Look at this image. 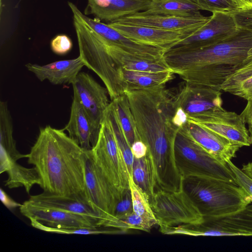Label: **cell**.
I'll list each match as a JSON object with an SVG mask.
<instances>
[{
    "instance_id": "obj_1",
    "label": "cell",
    "mask_w": 252,
    "mask_h": 252,
    "mask_svg": "<svg viewBox=\"0 0 252 252\" xmlns=\"http://www.w3.org/2000/svg\"><path fill=\"white\" fill-rule=\"evenodd\" d=\"M140 140L152 159L157 188H178L182 177L175 160V141L179 130L173 124L175 107L172 94L165 85L125 91Z\"/></svg>"
},
{
    "instance_id": "obj_2",
    "label": "cell",
    "mask_w": 252,
    "mask_h": 252,
    "mask_svg": "<svg viewBox=\"0 0 252 252\" xmlns=\"http://www.w3.org/2000/svg\"><path fill=\"white\" fill-rule=\"evenodd\" d=\"M86 153L63 129L48 125L40 128L26 158L36 170L43 192L91 205L86 188Z\"/></svg>"
},
{
    "instance_id": "obj_3",
    "label": "cell",
    "mask_w": 252,
    "mask_h": 252,
    "mask_svg": "<svg viewBox=\"0 0 252 252\" xmlns=\"http://www.w3.org/2000/svg\"><path fill=\"white\" fill-rule=\"evenodd\" d=\"M252 47V32L239 28L215 44L190 50H167L163 58L170 70L184 81L221 91Z\"/></svg>"
},
{
    "instance_id": "obj_4",
    "label": "cell",
    "mask_w": 252,
    "mask_h": 252,
    "mask_svg": "<svg viewBox=\"0 0 252 252\" xmlns=\"http://www.w3.org/2000/svg\"><path fill=\"white\" fill-rule=\"evenodd\" d=\"M182 186L204 219L235 212L252 202L237 184L222 180L191 176L183 178Z\"/></svg>"
},
{
    "instance_id": "obj_5",
    "label": "cell",
    "mask_w": 252,
    "mask_h": 252,
    "mask_svg": "<svg viewBox=\"0 0 252 252\" xmlns=\"http://www.w3.org/2000/svg\"><path fill=\"white\" fill-rule=\"evenodd\" d=\"M81 57L85 66L94 72L107 89L111 100L125 94L121 69L109 54L104 38L73 16Z\"/></svg>"
},
{
    "instance_id": "obj_6",
    "label": "cell",
    "mask_w": 252,
    "mask_h": 252,
    "mask_svg": "<svg viewBox=\"0 0 252 252\" xmlns=\"http://www.w3.org/2000/svg\"><path fill=\"white\" fill-rule=\"evenodd\" d=\"M174 153L176 165L183 178L202 176L236 184L227 163L211 155L180 129L176 134Z\"/></svg>"
},
{
    "instance_id": "obj_7",
    "label": "cell",
    "mask_w": 252,
    "mask_h": 252,
    "mask_svg": "<svg viewBox=\"0 0 252 252\" xmlns=\"http://www.w3.org/2000/svg\"><path fill=\"white\" fill-rule=\"evenodd\" d=\"M160 231L192 236H252V204L226 215L204 218L200 223L163 227Z\"/></svg>"
},
{
    "instance_id": "obj_8",
    "label": "cell",
    "mask_w": 252,
    "mask_h": 252,
    "mask_svg": "<svg viewBox=\"0 0 252 252\" xmlns=\"http://www.w3.org/2000/svg\"><path fill=\"white\" fill-rule=\"evenodd\" d=\"M150 203L160 227L196 224L204 220L183 186L175 191L156 190Z\"/></svg>"
},
{
    "instance_id": "obj_9",
    "label": "cell",
    "mask_w": 252,
    "mask_h": 252,
    "mask_svg": "<svg viewBox=\"0 0 252 252\" xmlns=\"http://www.w3.org/2000/svg\"><path fill=\"white\" fill-rule=\"evenodd\" d=\"M91 153L97 165L121 193L130 189L126 164L112 129L104 117Z\"/></svg>"
},
{
    "instance_id": "obj_10",
    "label": "cell",
    "mask_w": 252,
    "mask_h": 252,
    "mask_svg": "<svg viewBox=\"0 0 252 252\" xmlns=\"http://www.w3.org/2000/svg\"><path fill=\"white\" fill-rule=\"evenodd\" d=\"M85 182L89 200L104 220H116L115 211L122 193L112 184L95 162L91 150L86 151Z\"/></svg>"
},
{
    "instance_id": "obj_11",
    "label": "cell",
    "mask_w": 252,
    "mask_h": 252,
    "mask_svg": "<svg viewBox=\"0 0 252 252\" xmlns=\"http://www.w3.org/2000/svg\"><path fill=\"white\" fill-rule=\"evenodd\" d=\"M188 118L189 121L197 123L242 147L252 144V138L240 115L222 107Z\"/></svg>"
},
{
    "instance_id": "obj_12",
    "label": "cell",
    "mask_w": 252,
    "mask_h": 252,
    "mask_svg": "<svg viewBox=\"0 0 252 252\" xmlns=\"http://www.w3.org/2000/svg\"><path fill=\"white\" fill-rule=\"evenodd\" d=\"M21 213L28 218L34 228L70 229L103 226L104 221L89 216L38 207L25 201L19 208Z\"/></svg>"
},
{
    "instance_id": "obj_13",
    "label": "cell",
    "mask_w": 252,
    "mask_h": 252,
    "mask_svg": "<svg viewBox=\"0 0 252 252\" xmlns=\"http://www.w3.org/2000/svg\"><path fill=\"white\" fill-rule=\"evenodd\" d=\"M71 84L73 99L81 105L95 129L99 132L105 112L111 102L107 89L85 72H80Z\"/></svg>"
},
{
    "instance_id": "obj_14",
    "label": "cell",
    "mask_w": 252,
    "mask_h": 252,
    "mask_svg": "<svg viewBox=\"0 0 252 252\" xmlns=\"http://www.w3.org/2000/svg\"><path fill=\"white\" fill-rule=\"evenodd\" d=\"M210 16L197 31L168 50H190L209 46L232 36L239 29L232 13L217 12Z\"/></svg>"
},
{
    "instance_id": "obj_15",
    "label": "cell",
    "mask_w": 252,
    "mask_h": 252,
    "mask_svg": "<svg viewBox=\"0 0 252 252\" xmlns=\"http://www.w3.org/2000/svg\"><path fill=\"white\" fill-rule=\"evenodd\" d=\"M73 16L79 19L96 33L124 51L134 56L150 60L163 58L164 50L152 46L134 42L114 28L97 19H92L84 13L71 2H68Z\"/></svg>"
},
{
    "instance_id": "obj_16",
    "label": "cell",
    "mask_w": 252,
    "mask_h": 252,
    "mask_svg": "<svg viewBox=\"0 0 252 252\" xmlns=\"http://www.w3.org/2000/svg\"><path fill=\"white\" fill-rule=\"evenodd\" d=\"M108 24L134 42L159 48L164 50V52L198 30L174 31L116 22Z\"/></svg>"
},
{
    "instance_id": "obj_17",
    "label": "cell",
    "mask_w": 252,
    "mask_h": 252,
    "mask_svg": "<svg viewBox=\"0 0 252 252\" xmlns=\"http://www.w3.org/2000/svg\"><path fill=\"white\" fill-rule=\"evenodd\" d=\"M173 94L175 106L181 108L188 116L222 107L220 90L184 81Z\"/></svg>"
},
{
    "instance_id": "obj_18",
    "label": "cell",
    "mask_w": 252,
    "mask_h": 252,
    "mask_svg": "<svg viewBox=\"0 0 252 252\" xmlns=\"http://www.w3.org/2000/svg\"><path fill=\"white\" fill-rule=\"evenodd\" d=\"M209 154L227 163L242 147L202 126L189 121L180 129Z\"/></svg>"
},
{
    "instance_id": "obj_19",
    "label": "cell",
    "mask_w": 252,
    "mask_h": 252,
    "mask_svg": "<svg viewBox=\"0 0 252 252\" xmlns=\"http://www.w3.org/2000/svg\"><path fill=\"white\" fill-rule=\"evenodd\" d=\"M210 17L202 14L198 16H148L137 12L114 22L176 31L198 30L210 20Z\"/></svg>"
},
{
    "instance_id": "obj_20",
    "label": "cell",
    "mask_w": 252,
    "mask_h": 252,
    "mask_svg": "<svg viewBox=\"0 0 252 252\" xmlns=\"http://www.w3.org/2000/svg\"><path fill=\"white\" fill-rule=\"evenodd\" d=\"M151 0H88L84 14L100 21L112 22L123 17L146 10Z\"/></svg>"
},
{
    "instance_id": "obj_21",
    "label": "cell",
    "mask_w": 252,
    "mask_h": 252,
    "mask_svg": "<svg viewBox=\"0 0 252 252\" xmlns=\"http://www.w3.org/2000/svg\"><path fill=\"white\" fill-rule=\"evenodd\" d=\"M85 66L81 57L73 59L57 61L45 65L28 63L27 69L42 82L46 80L53 85L72 84Z\"/></svg>"
},
{
    "instance_id": "obj_22",
    "label": "cell",
    "mask_w": 252,
    "mask_h": 252,
    "mask_svg": "<svg viewBox=\"0 0 252 252\" xmlns=\"http://www.w3.org/2000/svg\"><path fill=\"white\" fill-rule=\"evenodd\" d=\"M63 130H66L69 136L86 151L92 150L99 133L83 107L74 99L71 104L68 122Z\"/></svg>"
},
{
    "instance_id": "obj_23",
    "label": "cell",
    "mask_w": 252,
    "mask_h": 252,
    "mask_svg": "<svg viewBox=\"0 0 252 252\" xmlns=\"http://www.w3.org/2000/svg\"><path fill=\"white\" fill-rule=\"evenodd\" d=\"M27 201L38 207L83 215L102 220L104 223L105 222V220L90 203L78 199L43 192L40 194L31 195Z\"/></svg>"
},
{
    "instance_id": "obj_24",
    "label": "cell",
    "mask_w": 252,
    "mask_h": 252,
    "mask_svg": "<svg viewBox=\"0 0 252 252\" xmlns=\"http://www.w3.org/2000/svg\"><path fill=\"white\" fill-rule=\"evenodd\" d=\"M105 40L109 54L120 69L155 72L171 70L163 57L160 60L140 58L125 52Z\"/></svg>"
},
{
    "instance_id": "obj_25",
    "label": "cell",
    "mask_w": 252,
    "mask_h": 252,
    "mask_svg": "<svg viewBox=\"0 0 252 252\" xmlns=\"http://www.w3.org/2000/svg\"><path fill=\"white\" fill-rule=\"evenodd\" d=\"M221 91L252 100V47L246 58L226 79Z\"/></svg>"
},
{
    "instance_id": "obj_26",
    "label": "cell",
    "mask_w": 252,
    "mask_h": 252,
    "mask_svg": "<svg viewBox=\"0 0 252 252\" xmlns=\"http://www.w3.org/2000/svg\"><path fill=\"white\" fill-rule=\"evenodd\" d=\"M202 8L193 0H151L146 10L139 12L143 15L198 16Z\"/></svg>"
},
{
    "instance_id": "obj_27",
    "label": "cell",
    "mask_w": 252,
    "mask_h": 252,
    "mask_svg": "<svg viewBox=\"0 0 252 252\" xmlns=\"http://www.w3.org/2000/svg\"><path fill=\"white\" fill-rule=\"evenodd\" d=\"M120 69L125 91L165 85L174 78V73L171 70L155 72Z\"/></svg>"
},
{
    "instance_id": "obj_28",
    "label": "cell",
    "mask_w": 252,
    "mask_h": 252,
    "mask_svg": "<svg viewBox=\"0 0 252 252\" xmlns=\"http://www.w3.org/2000/svg\"><path fill=\"white\" fill-rule=\"evenodd\" d=\"M132 174L134 182L151 199L156 191V181L153 162L148 153L143 158H134Z\"/></svg>"
},
{
    "instance_id": "obj_29",
    "label": "cell",
    "mask_w": 252,
    "mask_h": 252,
    "mask_svg": "<svg viewBox=\"0 0 252 252\" xmlns=\"http://www.w3.org/2000/svg\"><path fill=\"white\" fill-rule=\"evenodd\" d=\"M111 102L121 127L131 147L139 138L127 97L124 94L111 100Z\"/></svg>"
},
{
    "instance_id": "obj_30",
    "label": "cell",
    "mask_w": 252,
    "mask_h": 252,
    "mask_svg": "<svg viewBox=\"0 0 252 252\" xmlns=\"http://www.w3.org/2000/svg\"><path fill=\"white\" fill-rule=\"evenodd\" d=\"M134 213L141 217L148 227L151 228L158 224L150 203L149 195L139 188L133 181L132 178L129 179Z\"/></svg>"
},
{
    "instance_id": "obj_31",
    "label": "cell",
    "mask_w": 252,
    "mask_h": 252,
    "mask_svg": "<svg viewBox=\"0 0 252 252\" xmlns=\"http://www.w3.org/2000/svg\"><path fill=\"white\" fill-rule=\"evenodd\" d=\"M202 10L233 13L241 8L232 0H193Z\"/></svg>"
},
{
    "instance_id": "obj_32",
    "label": "cell",
    "mask_w": 252,
    "mask_h": 252,
    "mask_svg": "<svg viewBox=\"0 0 252 252\" xmlns=\"http://www.w3.org/2000/svg\"><path fill=\"white\" fill-rule=\"evenodd\" d=\"M132 200L130 189L122 193L115 211L116 220L125 218L133 213Z\"/></svg>"
},
{
    "instance_id": "obj_33",
    "label": "cell",
    "mask_w": 252,
    "mask_h": 252,
    "mask_svg": "<svg viewBox=\"0 0 252 252\" xmlns=\"http://www.w3.org/2000/svg\"><path fill=\"white\" fill-rule=\"evenodd\" d=\"M227 164L235 175L236 184L252 198V179L234 164L231 160H228Z\"/></svg>"
},
{
    "instance_id": "obj_34",
    "label": "cell",
    "mask_w": 252,
    "mask_h": 252,
    "mask_svg": "<svg viewBox=\"0 0 252 252\" xmlns=\"http://www.w3.org/2000/svg\"><path fill=\"white\" fill-rule=\"evenodd\" d=\"M232 13L239 28L252 32V6L240 8Z\"/></svg>"
},
{
    "instance_id": "obj_35",
    "label": "cell",
    "mask_w": 252,
    "mask_h": 252,
    "mask_svg": "<svg viewBox=\"0 0 252 252\" xmlns=\"http://www.w3.org/2000/svg\"><path fill=\"white\" fill-rule=\"evenodd\" d=\"M72 47L71 40L65 34L58 35L51 42V50L58 55L66 54L71 50Z\"/></svg>"
},
{
    "instance_id": "obj_36",
    "label": "cell",
    "mask_w": 252,
    "mask_h": 252,
    "mask_svg": "<svg viewBox=\"0 0 252 252\" xmlns=\"http://www.w3.org/2000/svg\"><path fill=\"white\" fill-rule=\"evenodd\" d=\"M134 158H140L146 156L148 148L145 144L141 140H136L131 146Z\"/></svg>"
},
{
    "instance_id": "obj_37",
    "label": "cell",
    "mask_w": 252,
    "mask_h": 252,
    "mask_svg": "<svg viewBox=\"0 0 252 252\" xmlns=\"http://www.w3.org/2000/svg\"><path fill=\"white\" fill-rule=\"evenodd\" d=\"M245 124H248L249 132L252 138V100H248L247 105L240 114Z\"/></svg>"
},
{
    "instance_id": "obj_38",
    "label": "cell",
    "mask_w": 252,
    "mask_h": 252,
    "mask_svg": "<svg viewBox=\"0 0 252 252\" xmlns=\"http://www.w3.org/2000/svg\"><path fill=\"white\" fill-rule=\"evenodd\" d=\"M0 198L3 205L9 210L20 208L22 206V204L11 199L2 189H0Z\"/></svg>"
},
{
    "instance_id": "obj_39",
    "label": "cell",
    "mask_w": 252,
    "mask_h": 252,
    "mask_svg": "<svg viewBox=\"0 0 252 252\" xmlns=\"http://www.w3.org/2000/svg\"><path fill=\"white\" fill-rule=\"evenodd\" d=\"M241 170L249 177L252 179V161L243 165Z\"/></svg>"
},
{
    "instance_id": "obj_40",
    "label": "cell",
    "mask_w": 252,
    "mask_h": 252,
    "mask_svg": "<svg viewBox=\"0 0 252 252\" xmlns=\"http://www.w3.org/2000/svg\"><path fill=\"white\" fill-rule=\"evenodd\" d=\"M241 8L252 6V0H232Z\"/></svg>"
},
{
    "instance_id": "obj_41",
    "label": "cell",
    "mask_w": 252,
    "mask_h": 252,
    "mask_svg": "<svg viewBox=\"0 0 252 252\" xmlns=\"http://www.w3.org/2000/svg\"></svg>"
}]
</instances>
